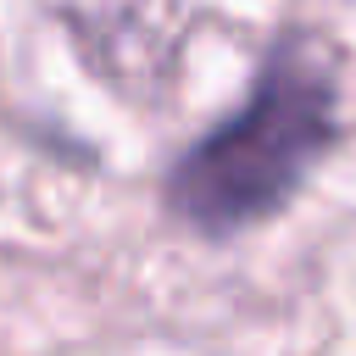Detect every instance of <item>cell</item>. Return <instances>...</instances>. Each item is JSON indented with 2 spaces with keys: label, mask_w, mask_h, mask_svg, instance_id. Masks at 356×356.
I'll return each mask as SVG.
<instances>
[{
  "label": "cell",
  "mask_w": 356,
  "mask_h": 356,
  "mask_svg": "<svg viewBox=\"0 0 356 356\" xmlns=\"http://www.w3.org/2000/svg\"><path fill=\"white\" fill-rule=\"evenodd\" d=\"M334 117V72L317 39H284L245 106L206 128L167 172V206L200 234H234L267 211H278L312 161L328 150Z\"/></svg>",
  "instance_id": "obj_1"
}]
</instances>
